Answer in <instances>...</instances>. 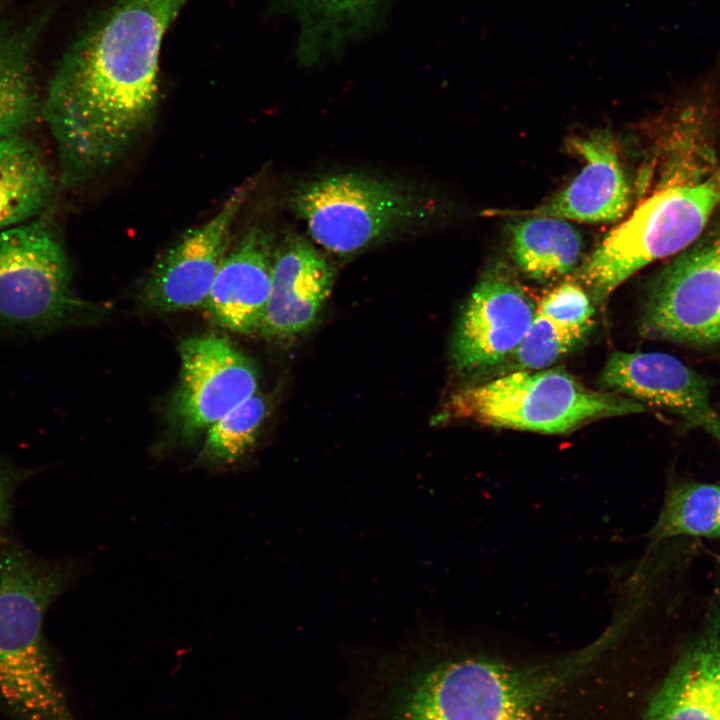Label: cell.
<instances>
[{
  "mask_svg": "<svg viewBox=\"0 0 720 720\" xmlns=\"http://www.w3.org/2000/svg\"><path fill=\"white\" fill-rule=\"evenodd\" d=\"M187 0H110L66 49L43 113L65 141L99 155L127 152L150 126L164 37Z\"/></svg>",
  "mask_w": 720,
  "mask_h": 720,
  "instance_id": "obj_1",
  "label": "cell"
},
{
  "mask_svg": "<svg viewBox=\"0 0 720 720\" xmlns=\"http://www.w3.org/2000/svg\"><path fill=\"white\" fill-rule=\"evenodd\" d=\"M603 646L534 664L445 660L417 678L395 720H540L588 672Z\"/></svg>",
  "mask_w": 720,
  "mask_h": 720,
  "instance_id": "obj_2",
  "label": "cell"
},
{
  "mask_svg": "<svg viewBox=\"0 0 720 720\" xmlns=\"http://www.w3.org/2000/svg\"><path fill=\"white\" fill-rule=\"evenodd\" d=\"M71 578L64 564L0 535V698L21 720H71L43 636L45 613Z\"/></svg>",
  "mask_w": 720,
  "mask_h": 720,
  "instance_id": "obj_3",
  "label": "cell"
},
{
  "mask_svg": "<svg viewBox=\"0 0 720 720\" xmlns=\"http://www.w3.org/2000/svg\"><path fill=\"white\" fill-rule=\"evenodd\" d=\"M289 202L310 238L339 257L423 230L439 214L424 189L357 171L311 178L294 188Z\"/></svg>",
  "mask_w": 720,
  "mask_h": 720,
  "instance_id": "obj_4",
  "label": "cell"
},
{
  "mask_svg": "<svg viewBox=\"0 0 720 720\" xmlns=\"http://www.w3.org/2000/svg\"><path fill=\"white\" fill-rule=\"evenodd\" d=\"M614 392L583 385L562 368L518 370L454 392L434 424L470 421L495 428L563 434L596 420L646 411Z\"/></svg>",
  "mask_w": 720,
  "mask_h": 720,
  "instance_id": "obj_5",
  "label": "cell"
},
{
  "mask_svg": "<svg viewBox=\"0 0 720 720\" xmlns=\"http://www.w3.org/2000/svg\"><path fill=\"white\" fill-rule=\"evenodd\" d=\"M719 205L720 171L657 190L605 236L580 268V280L598 301L606 299L646 265L691 246Z\"/></svg>",
  "mask_w": 720,
  "mask_h": 720,
  "instance_id": "obj_6",
  "label": "cell"
},
{
  "mask_svg": "<svg viewBox=\"0 0 720 720\" xmlns=\"http://www.w3.org/2000/svg\"><path fill=\"white\" fill-rule=\"evenodd\" d=\"M89 308L74 294L66 250L42 216L0 231V328L40 333L81 321Z\"/></svg>",
  "mask_w": 720,
  "mask_h": 720,
  "instance_id": "obj_7",
  "label": "cell"
},
{
  "mask_svg": "<svg viewBox=\"0 0 720 720\" xmlns=\"http://www.w3.org/2000/svg\"><path fill=\"white\" fill-rule=\"evenodd\" d=\"M648 289L641 333L691 346L720 342V232L689 246Z\"/></svg>",
  "mask_w": 720,
  "mask_h": 720,
  "instance_id": "obj_8",
  "label": "cell"
},
{
  "mask_svg": "<svg viewBox=\"0 0 720 720\" xmlns=\"http://www.w3.org/2000/svg\"><path fill=\"white\" fill-rule=\"evenodd\" d=\"M179 383L168 408L176 434L191 440L257 393L252 362L226 338L190 337L179 346Z\"/></svg>",
  "mask_w": 720,
  "mask_h": 720,
  "instance_id": "obj_9",
  "label": "cell"
},
{
  "mask_svg": "<svg viewBox=\"0 0 720 720\" xmlns=\"http://www.w3.org/2000/svg\"><path fill=\"white\" fill-rule=\"evenodd\" d=\"M537 304L503 262L489 264L468 298L454 335L458 371L480 374L501 368L514 354Z\"/></svg>",
  "mask_w": 720,
  "mask_h": 720,
  "instance_id": "obj_10",
  "label": "cell"
},
{
  "mask_svg": "<svg viewBox=\"0 0 720 720\" xmlns=\"http://www.w3.org/2000/svg\"><path fill=\"white\" fill-rule=\"evenodd\" d=\"M249 192V183L237 188L212 218L186 231L161 257L141 292L146 307L172 312L206 304L227 253L231 228Z\"/></svg>",
  "mask_w": 720,
  "mask_h": 720,
  "instance_id": "obj_11",
  "label": "cell"
},
{
  "mask_svg": "<svg viewBox=\"0 0 720 720\" xmlns=\"http://www.w3.org/2000/svg\"><path fill=\"white\" fill-rule=\"evenodd\" d=\"M611 392L648 403L678 417L720 443V416L710 402L709 385L678 358L661 352L612 353L601 374Z\"/></svg>",
  "mask_w": 720,
  "mask_h": 720,
  "instance_id": "obj_12",
  "label": "cell"
},
{
  "mask_svg": "<svg viewBox=\"0 0 720 720\" xmlns=\"http://www.w3.org/2000/svg\"><path fill=\"white\" fill-rule=\"evenodd\" d=\"M334 282V269L305 237L287 234L276 245L270 293L260 332L289 338L317 320Z\"/></svg>",
  "mask_w": 720,
  "mask_h": 720,
  "instance_id": "obj_13",
  "label": "cell"
},
{
  "mask_svg": "<svg viewBox=\"0 0 720 720\" xmlns=\"http://www.w3.org/2000/svg\"><path fill=\"white\" fill-rule=\"evenodd\" d=\"M395 0H270L267 16L296 24L295 57L304 67L337 59L385 25Z\"/></svg>",
  "mask_w": 720,
  "mask_h": 720,
  "instance_id": "obj_14",
  "label": "cell"
},
{
  "mask_svg": "<svg viewBox=\"0 0 720 720\" xmlns=\"http://www.w3.org/2000/svg\"><path fill=\"white\" fill-rule=\"evenodd\" d=\"M275 249L272 233L255 225L226 253L205 304L218 325L241 334L260 331L270 293Z\"/></svg>",
  "mask_w": 720,
  "mask_h": 720,
  "instance_id": "obj_15",
  "label": "cell"
},
{
  "mask_svg": "<svg viewBox=\"0 0 720 720\" xmlns=\"http://www.w3.org/2000/svg\"><path fill=\"white\" fill-rule=\"evenodd\" d=\"M568 146L585 161L584 166L568 186L530 215L593 223L621 218L630 191L611 132L604 129L575 136Z\"/></svg>",
  "mask_w": 720,
  "mask_h": 720,
  "instance_id": "obj_16",
  "label": "cell"
},
{
  "mask_svg": "<svg viewBox=\"0 0 720 720\" xmlns=\"http://www.w3.org/2000/svg\"><path fill=\"white\" fill-rule=\"evenodd\" d=\"M642 720H720V599L650 698Z\"/></svg>",
  "mask_w": 720,
  "mask_h": 720,
  "instance_id": "obj_17",
  "label": "cell"
},
{
  "mask_svg": "<svg viewBox=\"0 0 720 720\" xmlns=\"http://www.w3.org/2000/svg\"><path fill=\"white\" fill-rule=\"evenodd\" d=\"M56 178L24 133L0 139V231L41 217L54 200Z\"/></svg>",
  "mask_w": 720,
  "mask_h": 720,
  "instance_id": "obj_18",
  "label": "cell"
},
{
  "mask_svg": "<svg viewBox=\"0 0 720 720\" xmlns=\"http://www.w3.org/2000/svg\"><path fill=\"white\" fill-rule=\"evenodd\" d=\"M34 40L31 29H0V139L23 134L41 119Z\"/></svg>",
  "mask_w": 720,
  "mask_h": 720,
  "instance_id": "obj_19",
  "label": "cell"
},
{
  "mask_svg": "<svg viewBox=\"0 0 720 720\" xmlns=\"http://www.w3.org/2000/svg\"><path fill=\"white\" fill-rule=\"evenodd\" d=\"M510 248L516 264L528 277L547 282L575 269L583 239L567 220L530 215L511 225Z\"/></svg>",
  "mask_w": 720,
  "mask_h": 720,
  "instance_id": "obj_20",
  "label": "cell"
},
{
  "mask_svg": "<svg viewBox=\"0 0 720 720\" xmlns=\"http://www.w3.org/2000/svg\"><path fill=\"white\" fill-rule=\"evenodd\" d=\"M658 538L671 536L720 537V486L685 482L667 491L654 528Z\"/></svg>",
  "mask_w": 720,
  "mask_h": 720,
  "instance_id": "obj_21",
  "label": "cell"
},
{
  "mask_svg": "<svg viewBox=\"0 0 720 720\" xmlns=\"http://www.w3.org/2000/svg\"><path fill=\"white\" fill-rule=\"evenodd\" d=\"M267 411L264 398L255 393L214 422L206 432L202 459L209 464H229L252 447Z\"/></svg>",
  "mask_w": 720,
  "mask_h": 720,
  "instance_id": "obj_22",
  "label": "cell"
},
{
  "mask_svg": "<svg viewBox=\"0 0 720 720\" xmlns=\"http://www.w3.org/2000/svg\"><path fill=\"white\" fill-rule=\"evenodd\" d=\"M589 330L559 324L536 312L521 343L501 368L506 373L548 368L579 344Z\"/></svg>",
  "mask_w": 720,
  "mask_h": 720,
  "instance_id": "obj_23",
  "label": "cell"
},
{
  "mask_svg": "<svg viewBox=\"0 0 720 720\" xmlns=\"http://www.w3.org/2000/svg\"><path fill=\"white\" fill-rule=\"evenodd\" d=\"M536 312L568 327L591 329L594 308L581 285L566 281L541 298Z\"/></svg>",
  "mask_w": 720,
  "mask_h": 720,
  "instance_id": "obj_24",
  "label": "cell"
},
{
  "mask_svg": "<svg viewBox=\"0 0 720 720\" xmlns=\"http://www.w3.org/2000/svg\"><path fill=\"white\" fill-rule=\"evenodd\" d=\"M31 469H24L0 458V527L10 520L12 499L17 488L31 475Z\"/></svg>",
  "mask_w": 720,
  "mask_h": 720,
  "instance_id": "obj_25",
  "label": "cell"
}]
</instances>
